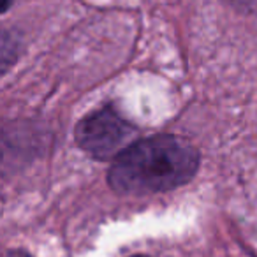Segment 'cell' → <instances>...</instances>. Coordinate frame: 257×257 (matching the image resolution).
Wrapping results in <instances>:
<instances>
[{"label": "cell", "mask_w": 257, "mask_h": 257, "mask_svg": "<svg viewBox=\"0 0 257 257\" xmlns=\"http://www.w3.org/2000/svg\"><path fill=\"white\" fill-rule=\"evenodd\" d=\"M8 257H30L29 253H25V252H11Z\"/></svg>", "instance_id": "6"}, {"label": "cell", "mask_w": 257, "mask_h": 257, "mask_svg": "<svg viewBox=\"0 0 257 257\" xmlns=\"http://www.w3.org/2000/svg\"><path fill=\"white\" fill-rule=\"evenodd\" d=\"M13 6V0H0V15L6 13Z\"/></svg>", "instance_id": "5"}, {"label": "cell", "mask_w": 257, "mask_h": 257, "mask_svg": "<svg viewBox=\"0 0 257 257\" xmlns=\"http://www.w3.org/2000/svg\"><path fill=\"white\" fill-rule=\"evenodd\" d=\"M136 136V128L113 106H106L88 114L78 123L76 141L79 148L93 159H116Z\"/></svg>", "instance_id": "2"}, {"label": "cell", "mask_w": 257, "mask_h": 257, "mask_svg": "<svg viewBox=\"0 0 257 257\" xmlns=\"http://www.w3.org/2000/svg\"><path fill=\"white\" fill-rule=\"evenodd\" d=\"M39 134L27 125H0V173L25 166L39 152Z\"/></svg>", "instance_id": "3"}, {"label": "cell", "mask_w": 257, "mask_h": 257, "mask_svg": "<svg viewBox=\"0 0 257 257\" xmlns=\"http://www.w3.org/2000/svg\"><path fill=\"white\" fill-rule=\"evenodd\" d=\"M199 154L176 136H154L125 148L107 175L109 187L121 196H148L173 190L194 178Z\"/></svg>", "instance_id": "1"}, {"label": "cell", "mask_w": 257, "mask_h": 257, "mask_svg": "<svg viewBox=\"0 0 257 257\" xmlns=\"http://www.w3.org/2000/svg\"><path fill=\"white\" fill-rule=\"evenodd\" d=\"M18 50V37L9 30H0V76L8 72V69L16 62Z\"/></svg>", "instance_id": "4"}]
</instances>
